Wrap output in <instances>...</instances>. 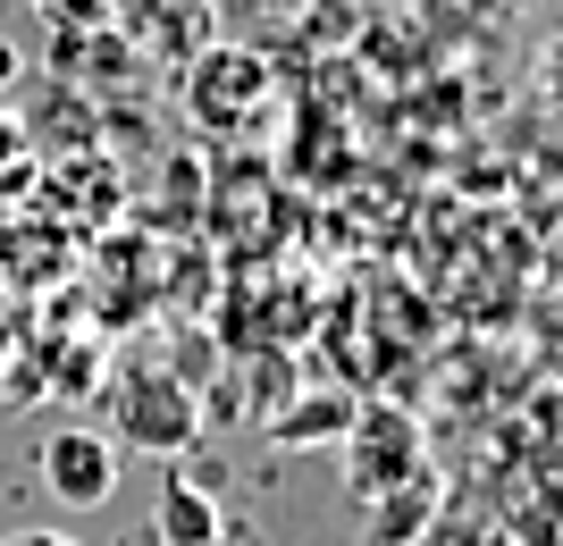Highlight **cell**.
Listing matches in <instances>:
<instances>
[{
	"label": "cell",
	"instance_id": "3957f363",
	"mask_svg": "<svg viewBox=\"0 0 563 546\" xmlns=\"http://www.w3.org/2000/svg\"><path fill=\"white\" fill-rule=\"evenodd\" d=\"M261 85H269V76H261V59H244V51H202V59H194V110L211 126H228L235 110H253Z\"/></svg>",
	"mask_w": 563,
	"mask_h": 546
},
{
	"label": "cell",
	"instance_id": "5b68a950",
	"mask_svg": "<svg viewBox=\"0 0 563 546\" xmlns=\"http://www.w3.org/2000/svg\"><path fill=\"white\" fill-rule=\"evenodd\" d=\"M0 546H76L68 530H18V538H0Z\"/></svg>",
	"mask_w": 563,
	"mask_h": 546
},
{
	"label": "cell",
	"instance_id": "277c9868",
	"mask_svg": "<svg viewBox=\"0 0 563 546\" xmlns=\"http://www.w3.org/2000/svg\"><path fill=\"white\" fill-rule=\"evenodd\" d=\"M161 538L168 546H219V504H211V488H161Z\"/></svg>",
	"mask_w": 563,
	"mask_h": 546
},
{
	"label": "cell",
	"instance_id": "7a4b0ae2",
	"mask_svg": "<svg viewBox=\"0 0 563 546\" xmlns=\"http://www.w3.org/2000/svg\"><path fill=\"white\" fill-rule=\"evenodd\" d=\"M43 488L59 504H76V513L110 504L118 497V437H110V428H85V421L51 428V437H43Z\"/></svg>",
	"mask_w": 563,
	"mask_h": 546
},
{
	"label": "cell",
	"instance_id": "6da1fadb",
	"mask_svg": "<svg viewBox=\"0 0 563 546\" xmlns=\"http://www.w3.org/2000/svg\"><path fill=\"white\" fill-rule=\"evenodd\" d=\"M194 395L186 379H168V370H126L118 379V446H143V454H177L194 446Z\"/></svg>",
	"mask_w": 563,
	"mask_h": 546
}]
</instances>
